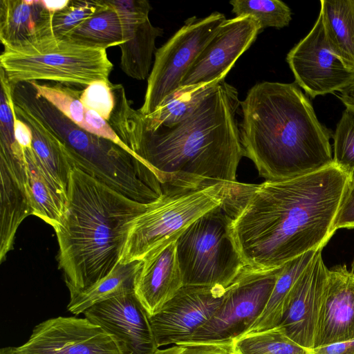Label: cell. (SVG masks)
Instances as JSON below:
<instances>
[{
  "label": "cell",
  "instance_id": "1",
  "mask_svg": "<svg viewBox=\"0 0 354 354\" xmlns=\"http://www.w3.org/2000/svg\"><path fill=\"white\" fill-rule=\"evenodd\" d=\"M352 178L332 164L288 179L231 183L223 206L245 266L274 270L323 249Z\"/></svg>",
  "mask_w": 354,
  "mask_h": 354
},
{
  "label": "cell",
  "instance_id": "2",
  "mask_svg": "<svg viewBox=\"0 0 354 354\" xmlns=\"http://www.w3.org/2000/svg\"><path fill=\"white\" fill-rule=\"evenodd\" d=\"M114 109L108 122L125 145L164 185L196 188L236 183L243 156L238 91L223 80L192 113L170 126L147 129L122 84L111 83Z\"/></svg>",
  "mask_w": 354,
  "mask_h": 354
},
{
  "label": "cell",
  "instance_id": "3",
  "mask_svg": "<svg viewBox=\"0 0 354 354\" xmlns=\"http://www.w3.org/2000/svg\"><path fill=\"white\" fill-rule=\"evenodd\" d=\"M240 106L243 156L266 180L288 179L333 164L331 133L295 82L257 83Z\"/></svg>",
  "mask_w": 354,
  "mask_h": 354
},
{
  "label": "cell",
  "instance_id": "4",
  "mask_svg": "<svg viewBox=\"0 0 354 354\" xmlns=\"http://www.w3.org/2000/svg\"><path fill=\"white\" fill-rule=\"evenodd\" d=\"M149 204L133 201L79 168H72L65 211L54 229L59 245V266L70 298L115 268L132 221Z\"/></svg>",
  "mask_w": 354,
  "mask_h": 354
},
{
  "label": "cell",
  "instance_id": "5",
  "mask_svg": "<svg viewBox=\"0 0 354 354\" xmlns=\"http://www.w3.org/2000/svg\"><path fill=\"white\" fill-rule=\"evenodd\" d=\"M0 68L12 85L48 80L84 88L95 81H109L113 64L104 49L50 33L3 46Z\"/></svg>",
  "mask_w": 354,
  "mask_h": 354
},
{
  "label": "cell",
  "instance_id": "6",
  "mask_svg": "<svg viewBox=\"0 0 354 354\" xmlns=\"http://www.w3.org/2000/svg\"><path fill=\"white\" fill-rule=\"evenodd\" d=\"M230 185L218 182L196 188L165 185L162 196L132 221L119 262L142 260L156 248L176 241L193 222L223 203Z\"/></svg>",
  "mask_w": 354,
  "mask_h": 354
},
{
  "label": "cell",
  "instance_id": "7",
  "mask_svg": "<svg viewBox=\"0 0 354 354\" xmlns=\"http://www.w3.org/2000/svg\"><path fill=\"white\" fill-rule=\"evenodd\" d=\"M176 247L183 286L227 288L245 266L223 203L188 226Z\"/></svg>",
  "mask_w": 354,
  "mask_h": 354
},
{
  "label": "cell",
  "instance_id": "8",
  "mask_svg": "<svg viewBox=\"0 0 354 354\" xmlns=\"http://www.w3.org/2000/svg\"><path fill=\"white\" fill-rule=\"evenodd\" d=\"M225 20V15L218 12L204 18H189L156 50L144 102L139 109L142 114L154 112L166 97L180 88L191 66Z\"/></svg>",
  "mask_w": 354,
  "mask_h": 354
},
{
  "label": "cell",
  "instance_id": "9",
  "mask_svg": "<svg viewBox=\"0 0 354 354\" xmlns=\"http://www.w3.org/2000/svg\"><path fill=\"white\" fill-rule=\"evenodd\" d=\"M281 268L261 270L245 266L211 319L184 343L233 342L244 335L264 309Z\"/></svg>",
  "mask_w": 354,
  "mask_h": 354
},
{
  "label": "cell",
  "instance_id": "10",
  "mask_svg": "<svg viewBox=\"0 0 354 354\" xmlns=\"http://www.w3.org/2000/svg\"><path fill=\"white\" fill-rule=\"evenodd\" d=\"M295 83L312 98L340 92L354 82V71L330 50L321 13L308 35L287 54Z\"/></svg>",
  "mask_w": 354,
  "mask_h": 354
},
{
  "label": "cell",
  "instance_id": "11",
  "mask_svg": "<svg viewBox=\"0 0 354 354\" xmlns=\"http://www.w3.org/2000/svg\"><path fill=\"white\" fill-rule=\"evenodd\" d=\"M21 354H127L115 337L86 317H57L35 326Z\"/></svg>",
  "mask_w": 354,
  "mask_h": 354
},
{
  "label": "cell",
  "instance_id": "12",
  "mask_svg": "<svg viewBox=\"0 0 354 354\" xmlns=\"http://www.w3.org/2000/svg\"><path fill=\"white\" fill-rule=\"evenodd\" d=\"M229 290L220 286H183L156 315L149 317L158 348L187 342L209 322Z\"/></svg>",
  "mask_w": 354,
  "mask_h": 354
},
{
  "label": "cell",
  "instance_id": "13",
  "mask_svg": "<svg viewBox=\"0 0 354 354\" xmlns=\"http://www.w3.org/2000/svg\"><path fill=\"white\" fill-rule=\"evenodd\" d=\"M261 31L251 17L226 19L191 66L180 87L214 85L225 79Z\"/></svg>",
  "mask_w": 354,
  "mask_h": 354
},
{
  "label": "cell",
  "instance_id": "14",
  "mask_svg": "<svg viewBox=\"0 0 354 354\" xmlns=\"http://www.w3.org/2000/svg\"><path fill=\"white\" fill-rule=\"evenodd\" d=\"M83 314L113 335L127 354H154L159 348L149 316L135 292L97 303Z\"/></svg>",
  "mask_w": 354,
  "mask_h": 354
},
{
  "label": "cell",
  "instance_id": "15",
  "mask_svg": "<svg viewBox=\"0 0 354 354\" xmlns=\"http://www.w3.org/2000/svg\"><path fill=\"white\" fill-rule=\"evenodd\" d=\"M0 261L12 249L21 222L32 215L30 189L23 148L0 144Z\"/></svg>",
  "mask_w": 354,
  "mask_h": 354
},
{
  "label": "cell",
  "instance_id": "16",
  "mask_svg": "<svg viewBox=\"0 0 354 354\" xmlns=\"http://www.w3.org/2000/svg\"><path fill=\"white\" fill-rule=\"evenodd\" d=\"M328 268L317 250L299 277L290 306L280 326L299 345L313 349Z\"/></svg>",
  "mask_w": 354,
  "mask_h": 354
},
{
  "label": "cell",
  "instance_id": "17",
  "mask_svg": "<svg viewBox=\"0 0 354 354\" xmlns=\"http://www.w3.org/2000/svg\"><path fill=\"white\" fill-rule=\"evenodd\" d=\"M354 339V260L328 269L314 348Z\"/></svg>",
  "mask_w": 354,
  "mask_h": 354
},
{
  "label": "cell",
  "instance_id": "18",
  "mask_svg": "<svg viewBox=\"0 0 354 354\" xmlns=\"http://www.w3.org/2000/svg\"><path fill=\"white\" fill-rule=\"evenodd\" d=\"M176 241L148 253L136 275L134 292L149 317L158 313L183 286Z\"/></svg>",
  "mask_w": 354,
  "mask_h": 354
},
{
  "label": "cell",
  "instance_id": "19",
  "mask_svg": "<svg viewBox=\"0 0 354 354\" xmlns=\"http://www.w3.org/2000/svg\"><path fill=\"white\" fill-rule=\"evenodd\" d=\"M12 110L15 115L30 128L32 148L38 164L57 192L67 201L69 176L73 167L64 144L32 115L13 102Z\"/></svg>",
  "mask_w": 354,
  "mask_h": 354
},
{
  "label": "cell",
  "instance_id": "20",
  "mask_svg": "<svg viewBox=\"0 0 354 354\" xmlns=\"http://www.w3.org/2000/svg\"><path fill=\"white\" fill-rule=\"evenodd\" d=\"M42 0H1L0 41L14 45L53 33L52 17Z\"/></svg>",
  "mask_w": 354,
  "mask_h": 354
},
{
  "label": "cell",
  "instance_id": "21",
  "mask_svg": "<svg viewBox=\"0 0 354 354\" xmlns=\"http://www.w3.org/2000/svg\"><path fill=\"white\" fill-rule=\"evenodd\" d=\"M317 251L308 252L282 266L264 309L245 334L280 324L290 306L295 284Z\"/></svg>",
  "mask_w": 354,
  "mask_h": 354
},
{
  "label": "cell",
  "instance_id": "22",
  "mask_svg": "<svg viewBox=\"0 0 354 354\" xmlns=\"http://www.w3.org/2000/svg\"><path fill=\"white\" fill-rule=\"evenodd\" d=\"M122 31L125 42L119 46L121 69L133 79H148L156 39L162 35V29L153 26L148 18L123 27Z\"/></svg>",
  "mask_w": 354,
  "mask_h": 354
},
{
  "label": "cell",
  "instance_id": "23",
  "mask_svg": "<svg viewBox=\"0 0 354 354\" xmlns=\"http://www.w3.org/2000/svg\"><path fill=\"white\" fill-rule=\"evenodd\" d=\"M320 5L330 50L354 71V0H321Z\"/></svg>",
  "mask_w": 354,
  "mask_h": 354
},
{
  "label": "cell",
  "instance_id": "24",
  "mask_svg": "<svg viewBox=\"0 0 354 354\" xmlns=\"http://www.w3.org/2000/svg\"><path fill=\"white\" fill-rule=\"evenodd\" d=\"M142 260L118 263L104 279L70 298L67 310L74 315L83 313L91 306L109 299L134 292L136 275Z\"/></svg>",
  "mask_w": 354,
  "mask_h": 354
},
{
  "label": "cell",
  "instance_id": "25",
  "mask_svg": "<svg viewBox=\"0 0 354 354\" xmlns=\"http://www.w3.org/2000/svg\"><path fill=\"white\" fill-rule=\"evenodd\" d=\"M23 150L28 174L32 215L55 229L64 215L66 201L45 176L35 158L32 146L23 148Z\"/></svg>",
  "mask_w": 354,
  "mask_h": 354
},
{
  "label": "cell",
  "instance_id": "26",
  "mask_svg": "<svg viewBox=\"0 0 354 354\" xmlns=\"http://www.w3.org/2000/svg\"><path fill=\"white\" fill-rule=\"evenodd\" d=\"M216 84L202 87H180L166 97L152 113L145 115L139 111L143 124L147 129H153L160 125L170 126L183 120L193 113Z\"/></svg>",
  "mask_w": 354,
  "mask_h": 354
},
{
  "label": "cell",
  "instance_id": "27",
  "mask_svg": "<svg viewBox=\"0 0 354 354\" xmlns=\"http://www.w3.org/2000/svg\"><path fill=\"white\" fill-rule=\"evenodd\" d=\"M66 39L82 46L104 50L125 42L119 17L110 8L82 24Z\"/></svg>",
  "mask_w": 354,
  "mask_h": 354
},
{
  "label": "cell",
  "instance_id": "28",
  "mask_svg": "<svg viewBox=\"0 0 354 354\" xmlns=\"http://www.w3.org/2000/svg\"><path fill=\"white\" fill-rule=\"evenodd\" d=\"M234 354H312L313 349L293 341L279 325L247 333L233 342Z\"/></svg>",
  "mask_w": 354,
  "mask_h": 354
},
{
  "label": "cell",
  "instance_id": "29",
  "mask_svg": "<svg viewBox=\"0 0 354 354\" xmlns=\"http://www.w3.org/2000/svg\"><path fill=\"white\" fill-rule=\"evenodd\" d=\"M230 3L236 17L254 18L261 30L268 27L284 28L292 19L290 8L279 0H232Z\"/></svg>",
  "mask_w": 354,
  "mask_h": 354
},
{
  "label": "cell",
  "instance_id": "30",
  "mask_svg": "<svg viewBox=\"0 0 354 354\" xmlns=\"http://www.w3.org/2000/svg\"><path fill=\"white\" fill-rule=\"evenodd\" d=\"M36 93L50 103L66 117L81 127L84 117V106L80 101L82 90L76 86L55 82L40 84L37 81L28 82Z\"/></svg>",
  "mask_w": 354,
  "mask_h": 354
},
{
  "label": "cell",
  "instance_id": "31",
  "mask_svg": "<svg viewBox=\"0 0 354 354\" xmlns=\"http://www.w3.org/2000/svg\"><path fill=\"white\" fill-rule=\"evenodd\" d=\"M108 8L105 0H70L65 8L53 15V33L56 37L66 39L76 28Z\"/></svg>",
  "mask_w": 354,
  "mask_h": 354
},
{
  "label": "cell",
  "instance_id": "32",
  "mask_svg": "<svg viewBox=\"0 0 354 354\" xmlns=\"http://www.w3.org/2000/svg\"><path fill=\"white\" fill-rule=\"evenodd\" d=\"M333 138V164L354 176V111L346 108L338 122Z\"/></svg>",
  "mask_w": 354,
  "mask_h": 354
},
{
  "label": "cell",
  "instance_id": "33",
  "mask_svg": "<svg viewBox=\"0 0 354 354\" xmlns=\"http://www.w3.org/2000/svg\"><path fill=\"white\" fill-rule=\"evenodd\" d=\"M80 101L85 108L97 113L107 122L114 109V96L110 81H95L83 88Z\"/></svg>",
  "mask_w": 354,
  "mask_h": 354
},
{
  "label": "cell",
  "instance_id": "34",
  "mask_svg": "<svg viewBox=\"0 0 354 354\" xmlns=\"http://www.w3.org/2000/svg\"><path fill=\"white\" fill-rule=\"evenodd\" d=\"M118 15L122 27L145 21L152 9L146 0H105Z\"/></svg>",
  "mask_w": 354,
  "mask_h": 354
},
{
  "label": "cell",
  "instance_id": "35",
  "mask_svg": "<svg viewBox=\"0 0 354 354\" xmlns=\"http://www.w3.org/2000/svg\"><path fill=\"white\" fill-rule=\"evenodd\" d=\"M233 342L178 344L164 349L158 348L154 354H234Z\"/></svg>",
  "mask_w": 354,
  "mask_h": 354
},
{
  "label": "cell",
  "instance_id": "36",
  "mask_svg": "<svg viewBox=\"0 0 354 354\" xmlns=\"http://www.w3.org/2000/svg\"><path fill=\"white\" fill-rule=\"evenodd\" d=\"M80 127L92 134L109 140L131 151L116 134L109 123L93 110L84 107V121Z\"/></svg>",
  "mask_w": 354,
  "mask_h": 354
},
{
  "label": "cell",
  "instance_id": "37",
  "mask_svg": "<svg viewBox=\"0 0 354 354\" xmlns=\"http://www.w3.org/2000/svg\"><path fill=\"white\" fill-rule=\"evenodd\" d=\"M354 228V176L349 184L338 212L335 229Z\"/></svg>",
  "mask_w": 354,
  "mask_h": 354
},
{
  "label": "cell",
  "instance_id": "38",
  "mask_svg": "<svg viewBox=\"0 0 354 354\" xmlns=\"http://www.w3.org/2000/svg\"><path fill=\"white\" fill-rule=\"evenodd\" d=\"M312 354H354V339L313 348Z\"/></svg>",
  "mask_w": 354,
  "mask_h": 354
},
{
  "label": "cell",
  "instance_id": "39",
  "mask_svg": "<svg viewBox=\"0 0 354 354\" xmlns=\"http://www.w3.org/2000/svg\"><path fill=\"white\" fill-rule=\"evenodd\" d=\"M15 118V135L18 144L22 147L26 148L32 146V135L29 126L17 118Z\"/></svg>",
  "mask_w": 354,
  "mask_h": 354
},
{
  "label": "cell",
  "instance_id": "40",
  "mask_svg": "<svg viewBox=\"0 0 354 354\" xmlns=\"http://www.w3.org/2000/svg\"><path fill=\"white\" fill-rule=\"evenodd\" d=\"M338 97L345 105L346 108L354 111V82L339 92Z\"/></svg>",
  "mask_w": 354,
  "mask_h": 354
},
{
  "label": "cell",
  "instance_id": "41",
  "mask_svg": "<svg viewBox=\"0 0 354 354\" xmlns=\"http://www.w3.org/2000/svg\"><path fill=\"white\" fill-rule=\"evenodd\" d=\"M70 0H61V1H46L42 0V3L45 8L51 13L55 12L65 8Z\"/></svg>",
  "mask_w": 354,
  "mask_h": 354
},
{
  "label": "cell",
  "instance_id": "42",
  "mask_svg": "<svg viewBox=\"0 0 354 354\" xmlns=\"http://www.w3.org/2000/svg\"><path fill=\"white\" fill-rule=\"evenodd\" d=\"M0 354H21L17 349L16 347H5L0 350Z\"/></svg>",
  "mask_w": 354,
  "mask_h": 354
}]
</instances>
